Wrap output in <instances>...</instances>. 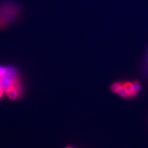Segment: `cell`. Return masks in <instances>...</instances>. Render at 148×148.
Here are the masks:
<instances>
[{"label": "cell", "instance_id": "obj_3", "mask_svg": "<svg viewBox=\"0 0 148 148\" xmlns=\"http://www.w3.org/2000/svg\"><path fill=\"white\" fill-rule=\"evenodd\" d=\"M144 71L148 77V47L146 50L145 59H144Z\"/></svg>", "mask_w": 148, "mask_h": 148}, {"label": "cell", "instance_id": "obj_5", "mask_svg": "<svg viewBox=\"0 0 148 148\" xmlns=\"http://www.w3.org/2000/svg\"><path fill=\"white\" fill-rule=\"evenodd\" d=\"M65 148H74V147H71V146H69V147H65Z\"/></svg>", "mask_w": 148, "mask_h": 148}, {"label": "cell", "instance_id": "obj_1", "mask_svg": "<svg viewBox=\"0 0 148 148\" xmlns=\"http://www.w3.org/2000/svg\"><path fill=\"white\" fill-rule=\"evenodd\" d=\"M110 90L123 99H134L140 93L141 84L137 80L116 81L111 84Z\"/></svg>", "mask_w": 148, "mask_h": 148}, {"label": "cell", "instance_id": "obj_2", "mask_svg": "<svg viewBox=\"0 0 148 148\" xmlns=\"http://www.w3.org/2000/svg\"><path fill=\"white\" fill-rule=\"evenodd\" d=\"M21 10L17 4L10 1L0 3V29H5L21 16Z\"/></svg>", "mask_w": 148, "mask_h": 148}, {"label": "cell", "instance_id": "obj_4", "mask_svg": "<svg viewBox=\"0 0 148 148\" xmlns=\"http://www.w3.org/2000/svg\"><path fill=\"white\" fill-rule=\"evenodd\" d=\"M4 95H5V88L3 86L2 84H0V100L2 99Z\"/></svg>", "mask_w": 148, "mask_h": 148}]
</instances>
